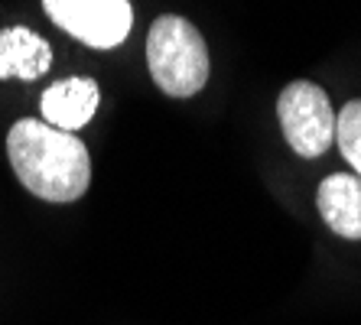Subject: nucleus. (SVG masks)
Instances as JSON below:
<instances>
[{"instance_id": "4", "label": "nucleus", "mask_w": 361, "mask_h": 325, "mask_svg": "<svg viewBox=\"0 0 361 325\" xmlns=\"http://www.w3.org/2000/svg\"><path fill=\"white\" fill-rule=\"evenodd\" d=\"M49 20L92 49H114L134 26L130 0H42Z\"/></svg>"}, {"instance_id": "8", "label": "nucleus", "mask_w": 361, "mask_h": 325, "mask_svg": "<svg viewBox=\"0 0 361 325\" xmlns=\"http://www.w3.org/2000/svg\"><path fill=\"white\" fill-rule=\"evenodd\" d=\"M336 140L342 157L352 163L355 176L361 179V98L348 101L336 117Z\"/></svg>"}, {"instance_id": "5", "label": "nucleus", "mask_w": 361, "mask_h": 325, "mask_svg": "<svg viewBox=\"0 0 361 325\" xmlns=\"http://www.w3.org/2000/svg\"><path fill=\"white\" fill-rule=\"evenodd\" d=\"M98 101H101V92L94 78H78V75L66 78V82H56L52 88L42 92V101H39L42 121L59 127V130L75 134L78 127H85L94 117Z\"/></svg>"}, {"instance_id": "2", "label": "nucleus", "mask_w": 361, "mask_h": 325, "mask_svg": "<svg viewBox=\"0 0 361 325\" xmlns=\"http://www.w3.org/2000/svg\"><path fill=\"white\" fill-rule=\"evenodd\" d=\"M147 66L163 94L192 98L209 82L212 59L202 33L189 20L163 13L147 33Z\"/></svg>"}, {"instance_id": "7", "label": "nucleus", "mask_w": 361, "mask_h": 325, "mask_svg": "<svg viewBox=\"0 0 361 325\" xmlns=\"http://www.w3.org/2000/svg\"><path fill=\"white\" fill-rule=\"evenodd\" d=\"M52 68V46L39 33L26 26L0 30V82L4 78H23L36 82Z\"/></svg>"}, {"instance_id": "3", "label": "nucleus", "mask_w": 361, "mask_h": 325, "mask_svg": "<svg viewBox=\"0 0 361 325\" xmlns=\"http://www.w3.org/2000/svg\"><path fill=\"white\" fill-rule=\"evenodd\" d=\"M277 117L296 157L316 159L336 143V111L316 82L300 78L286 85L277 101Z\"/></svg>"}, {"instance_id": "6", "label": "nucleus", "mask_w": 361, "mask_h": 325, "mask_svg": "<svg viewBox=\"0 0 361 325\" xmlns=\"http://www.w3.org/2000/svg\"><path fill=\"white\" fill-rule=\"evenodd\" d=\"M316 209L338 238L361 241V179L355 173H332L316 192Z\"/></svg>"}, {"instance_id": "1", "label": "nucleus", "mask_w": 361, "mask_h": 325, "mask_svg": "<svg viewBox=\"0 0 361 325\" xmlns=\"http://www.w3.org/2000/svg\"><path fill=\"white\" fill-rule=\"evenodd\" d=\"M10 166L36 199L68 205L85 195L92 183V159L78 134H68L46 121H17L7 134Z\"/></svg>"}]
</instances>
